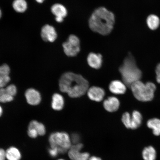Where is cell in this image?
Returning <instances> with one entry per match:
<instances>
[{"mask_svg":"<svg viewBox=\"0 0 160 160\" xmlns=\"http://www.w3.org/2000/svg\"><path fill=\"white\" fill-rule=\"evenodd\" d=\"M60 90L70 97L78 98L83 95L89 88V83L82 76L71 72L62 75L59 81Z\"/></svg>","mask_w":160,"mask_h":160,"instance_id":"obj_1","label":"cell"},{"mask_svg":"<svg viewBox=\"0 0 160 160\" xmlns=\"http://www.w3.org/2000/svg\"><path fill=\"white\" fill-rule=\"evenodd\" d=\"M115 23L114 14L103 7L96 9L89 21L90 29L102 35H108L111 33Z\"/></svg>","mask_w":160,"mask_h":160,"instance_id":"obj_2","label":"cell"},{"mask_svg":"<svg viewBox=\"0 0 160 160\" xmlns=\"http://www.w3.org/2000/svg\"><path fill=\"white\" fill-rule=\"evenodd\" d=\"M119 71L123 83L128 87L135 82L139 81L142 77V72L138 68L135 60L131 54L124 60Z\"/></svg>","mask_w":160,"mask_h":160,"instance_id":"obj_3","label":"cell"},{"mask_svg":"<svg viewBox=\"0 0 160 160\" xmlns=\"http://www.w3.org/2000/svg\"><path fill=\"white\" fill-rule=\"evenodd\" d=\"M130 87L134 96L139 101H151L154 97L156 87L151 82H148L145 84L139 80L132 84Z\"/></svg>","mask_w":160,"mask_h":160,"instance_id":"obj_4","label":"cell"},{"mask_svg":"<svg viewBox=\"0 0 160 160\" xmlns=\"http://www.w3.org/2000/svg\"><path fill=\"white\" fill-rule=\"evenodd\" d=\"M50 147L58 150L59 153L64 154L68 151L72 146L71 138L65 132H55L49 136Z\"/></svg>","mask_w":160,"mask_h":160,"instance_id":"obj_5","label":"cell"},{"mask_svg":"<svg viewBox=\"0 0 160 160\" xmlns=\"http://www.w3.org/2000/svg\"><path fill=\"white\" fill-rule=\"evenodd\" d=\"M63 51L68 57H74L80 51V41L77 36L71 35L67 41L63 43Z\"/></svg>","mask_w":160,"mask_h":160,"instance_id":"obj_6","label":"cell"},{"mask_svg":"<svg viewBox=\"0 0 160 160\" xmlns=\"http://www.w3.org/2000/svg\"><path fill=\"white\" fill-rule=\"evenodd\" d=\"M142 117L139 112L134 111L132 115L128 112L123 113L122 121L123 124L128 129H135L141 125Z\"/></svg>","mask_w":160,"mask_h":160,"instance_id":"obj_7","label":"cell"},{"mask_svg":"<svg viewBox=\"0 0 160 160\" xmlns=\"http://www.w3.org/2000/svg\"><path fill=\"white\" fill-rule=\"evenodd\" d=\"M83 145L79 143L72 145L68 151V155L71 160H88L90 154L88 152H82Z\"/></svg>","mask_w":160,"mask_h":160,"instance_id":"obj_8","label":"cell"},{"mask_svg":"<svg viewBox=\"0 0 160 160\" xmlns=\"http://www.w3.org/2000/svg\"><path fill=\"white\" fill-rule=\"evenodd\" d=\"M41 36L44 41L53 42L57 38V33L54 27L47 24L42 28Z\"/></svg>","mask_w":160,"mask_h":160,"instance_id":"obj_9","label":"cell"},{"mask_svg":"<svg viewBox=\"0 0 160 160\" xmlns=\"http://www.w3.org/2000/svg\"><path fill=\"white\" fill-rule=\"evenodd\" d=\"M25 97L29 104L35 106L39 105L41 101V96L39 92L33 88L26 91Z\"/></svg>","mask_w":160,"mask_h":160,"instance_id":"obj_10","label":"cell"},{"mask_svg":"<svg viewBox=\"0 0 160 160\" xmlns=\"http://www.w3.org/2000/svg\"><path fill=\"white\" fill-rule=\"evenodd\" d=\"M87 94L89 98L92 101L100 102L103 99L105 92L101 88L92 87L88 89Z\"/></svg>","mask_w":160,"mask_h":160,"instance_id":"obj_11","label":"cell"},{"mask_svg":"<svg viewBox=\"0 0 160 160\" xmlns=\"http://www.w3.org/2000/svg\"><path fill=\"white\" fill-rule=\"evenodd\" d=\"M87 62L91 68L99 69L101 67L102 63V57L99 53L92 52L88 56Z\"/></svg>","mask_w":160,"mask_h":160,"instance_id":"obj_12","label":"cell"},{"mask_svg":"<svg viewBox=\"0 0 160 160\" xmlns=\"http://www.w3.org/2000/svg\"><path fill=\"white\" fill-rule=\"evenodd\" d=\"M120 105L119 100L115 97H109L103 102V107L107 111L114 112L118 109Z\"/></svg>","mask_w":160,"mask_h":160,"instance_id":"obj_13","label":"cell"},{"mask_svg":"<svg viewBox=\"0 0 160 160\" xmlns=\"http://www.w3.org/2000/svg\"><path fill=\"white\" fill-rule=\"evenodd\" d=\"M109 89L113 93L115 94H123L126 91V86L122 82L118 80L112 81L109 86Z\"/></svg>","mask_w":160,"mask_h":160,"instance_id":"obj_14","label":"cell"},{"mask_svg":"<svg viewBox=\"0 0 160 160\" xmlns=\"http://www.w3.org/2000/svg\"><path fill=\"white\" fill-rule=\"evenodd\" d=\"M52 13L55 16V18H59L64 19L68 14L66 8L59 3H56L52 6L51 8Z\"/></svg>","mask_w":160,"mask_h":160,"instance_id":"obj_15","label":"cell"},{"mask_svg":"<svg viewBox=\"0 0 160 160\" xmlns=\"http://www.w3.org/2000/svg\"><path fill=\"white\" fill-rule=\"evenodd\" d=\"M6 159L8 160H21L22 154L20 150L15 147H11L6 151Z\"/></svg>","mask_w":160,"mask_h":160,"instance_id":"obj_16","label":"cell"},{"mask_svg":"<svg viewBox=\"0 0 160 160\" xmlns=\"http://www.w3.org/2000/svg\"><path fill=\"white\" fill-rule=\"evenodd\" d=\"M64 105V100L59 93L54 94L52 97V107L56 111H60L63 109Z\"/></svg>","mask_w":160,"mask_h":160,"instance_id":"obj_17","label":"cell"},{"mask_svg":"<svg viewBox=\"0 0 160 160\" xmlns=\"http://www.w3.org/2000/svg\"><path fill=\"white\" fill-rule=\"evenodd\" d=\"M142 155L144 160H155L157 158V152L154 148L150 146L143 150Z\"/></svg>","mask_w":160,"mask_h":160,"instance_id":"obj_18","label":"cell"},{"mask_svg":"<svg viewBox=\"0 0 160 160\" xmlns=\"http://www.w3.org/2000/svg\"><path fill=\"white\" fill-rule=\"evenodd\" d=\"M148 127L153 130V133L155 136L160 135V119L153 118L150 119L147 123Z\"/></svg>","mask_w":160,"mask_h":160,"instance_id":"obj_19","label":"cell"},{"mask_svg":"<svg viewBox=\"0 0 160 160\" xmlns=\"http://www.w3.org/2000/svg\"><path fill=\"white\" fill-rule=\"evenodd\" d=\"M147 23L148 27L152 30L157 29L160 24L159 18L155 15H150L148 17Z\"/></svg>","mask_w":160,"mask_h":160,"instance_id":"obj_20","label":"cell"},{"mask_svg":"<svg viewBox=\"0 0 160 160\" xmlns=\"http://www.w3.org/2000/svg\"><path fill=\"white\" fill-rule=\"evenodd\" d=\"M14 10L18 13H23L27 9L28 4L25 0H14L12 3Z\"/></svg>","mask_w":160,"mask_h":160,"instance_id":"obj_21","label":"cell"},{"mask_svg":"<svg viewBox=\"0 0 160 160\" xmlns=\"http://www.w3.org/2000/svg\"><path fill=\"white\" fill-rule=\"evenodd\" d=\"M28 128H34L40 136H43L45 134L46 130L45 126L42 123L36 120H33L30 122Z\"/></svg>","mask_w":160,"mask_h":160,"instance_id":"obj_22","label":"cell"},{"mask_svg":"<svg viewBox=\"0 0 160 160\" xmlns=\"http://www.w3.org/2000/svg\"><path fill=\"white\" fill-rule=\"evenodd\" d=\"M14 97L10 94L6 88L0 89V102L7 103L12 101Z\"/></svg>","mask_w":160,"mask_h":160,"instance_id":"obj_23","label":"cell"},{"mask_svg":"<svg viewBox=\"0 0 160 160\" xmlns=\"http://www.w3.org/2000/svg\"><path fill=\"white\" fill-rule=\"evenodd\" d=\"M10 73L9 66L6 64L0 66V78L9 77Z\"/></svg>","mask_w":160,"mask_h":160,"instance_id":"obj_24","label":"cell"},{"mask_svg":"<svg viewBox=\"0 0 160 160\" xmlns=\"http://www.w3.org/2000/svg\"><path fill=\"white\" fill-rule=\"evenodd\" d=\"M6 89L10 94L13 96V97H14L17 94V88L14 85H10L7 87H6Z\"/></svg>","mask_w":160,"mask_h":160,"instance_id":"obj_25","label":"cell"},{"mask_svg":"<svg viewBox=\"0 0 160 160\" xmlns=\"http://www.w3.org/2000/svg\"><path fill=\"white\" fill-rule=\"evenodd\" d=\"M28 134L32 138H35L39 135L37 131L34 128H28Z\"/></svg>","mask_w":160,"mask_h":160,"instance_id":"obj_26","label":"cell"},{"mask_svg":"<svg viewBox=\"0 0 160 160\" xmlns=\"http://www.w3.org/2000/svg\"><path fill=\"white\" fill-rule=\"evenodd\" d=\"M11 80L9 76L4 78H0V89L5 88Z\"/></svg>","mask_w":160,"mask_h":160,"instance_id":"obj_27","label":"cell"},{"mask_svg":"<svg viewBox=\"0 0 160 160\" xmlns=\"http://www.w3.org/2000/svg\"><path fill=\"white\" fill-rule=\"evenodd\" d=\"M48 153L50 157L53 158L57 157L59 154V151L57 149L51 147L48 149Z\"/></svg>","mask_w":160,"mask_h":160,"instance_id":"obj_28","label":"cell"},{"mask_svg":"<svg viewBox=\"0 0 160 160\" xmlns=\"http://www.w3.org/2000/svg\"><path fill=\"white\" fill-rule=\"evenodd\" d=\"M72 143L73 144H76L80 143V137L79 134L74 133L72 134L71 137Z\"/></svg>","mask_w":160,"mask_h":160,"instance_id":"obj_29","label":"cell"},{"mask_svg":"<svg viewBox=\"0 0 160 160\" xmlns=\"http://www.w3.org/2000/svg\"><path fill=\"white\" fill-rule=\"evenodd\" d=\"M155 71L157 75V81L158 83H160V63L157 65Z\"/></svg>","mask_w":160,"mask_h":160,"instance_id":"obj_30","label":"cell"},{"mask_svg":"<svg viewBox=\"0 0 160 160\" xmlns=\"http://www.w3.org/2000/svg\"><path fill=\"white\" fill-rule=\"evenodd\" d=\"M6 159V151L0 148V160H5Z\"/></svg>","mask_w":160,"mask_h":160,"instance_id":"obj_31","label":"cell"},{"mask_svg":"<svg viewBox=\"0 0 160 160\" xmlns=\"http://www.w3.org/2000/svg\"><path fill=\"white\" fill-rule=\"evenodd\" d=\"M88 160H102L101 158L96 157V156H92V157L89 158Z\"/></svg>","mask_w":160,"mask_h":160,"instance_id":"obj_32","label":"cell"},{"mask_svg":"<svg viewBox=\"0 0 160 160\" xmlns=\"http://www.w3.org/2000/svg\"><path fill=\"white\" fill-rule=\"evenodd\" d=\"M35 1H37L38 3H42L45 0H35Z\"/></svg>","mask_w":160,"mask_h":160,"instance_id":"obj_33","label":"cell"},{"mask_svg":"<svg viewBox=\"0 0 160 160\" xmlns=\"http://www.w3.org/2000/svg\"><path fill=\"white\" fill-rule=\"evenodd\" d=\"M3 111L2 109L1 106H0V117L2 115V114Z\"/></svg>","mask_w":160,"mask_h":160,"instance_id":"obj_34","label":"cell"},{"mask_svg":"<svg viewBox=\"0 0 160 160\" xmlns=\"http://www.w3.org/2000/svg\"><path fill=\"white\" fill-rule=\"evenodd\" d=\"M2 15V11H1V9H0V19H1V18Z\"/></svg>","mask_w":160,"mask_h":160,"instance_id":"obj_35","label":"cell"},{"mask_svg":"<svg viewBox=\"0 0 160 160\" xmlns=\"http://www.w3.org/2000/svg\"><path fill=\"white\" fill-rule=\"evenodd\" d=\"M57 160H65L63 159H58Z\"/></svg>","mask_w":160,"mask_h":160,"instance_id":"obj_36","label":"cell"}]
</instances>
